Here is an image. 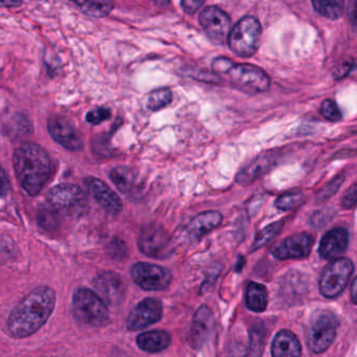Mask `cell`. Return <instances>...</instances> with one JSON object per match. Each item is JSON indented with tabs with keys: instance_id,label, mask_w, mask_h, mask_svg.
<instances>
[{
	"instance_id": "6da1fadb",
	"label": "cell",
	"mask_w": 357,
	"mask_h": 357,
	"mask_svg": "<svg viewBox=\"0 0 357 357\" xmlns=\"http://www.w3.org/2000/svg\"><path fill=\"white\" fill-rule=\"evenodd\" d=\"M55 303L53 288L41 286L31 291L10 314V334L15 338H24L38 331L51 317Z\"/></svg>"
},
{
	"instance_id": "4fadbf2b",
	"label": "cell",
	"mask_w": 357,
	"mask_h": 357,
	"mask_svg": "<svg viewBox=\"0 0 357 357\" xmlns=\"http://www.w3.org/2000/svg\"><path fill=\"white\" fill-rule=\"evenodd\" d=\"M162 317V302L158 298H145L131 310L127 319V328L130 331H139L158 323Z\"/></svg>"
},
{
	"instance_id": "44dd1931",
	"label": "cell",
	"mask_w": 357,
	"mask_h": 357,
	"mask_svg": "<svg viewBox=\"0 0 357 357\" xmlns=\"http://www.w3.org/2000/svg\"><path fill=\"white\" fill-rule=\"evenodd\" d=\"M302 353L300 342L294 332L281 330L273 338L271 354L275 357L298 356Z\"/></svg>"
},
{
	"instance_id": "d6986e66",
	"label": "cell",
	"mask_w": 357,
	"mask_h": 357,
	"mask_svg": "<svg viewBox=\"0 0 357 357\" xmlns=\"http://www.w3.org/2000/svg\"><path fill=\"white\" fill-rule=\"evenodd\" d=\"M109 176L114 185L129 197H135L141 191L139 174L129 167H116L110 172Z\"/></svg>"
},
{
	"instance_id": "cb8c5ba5",
	"label": "cell",
	"mask_w": 357,
	"mask_h": 357,
	"mask_svg": "<svg viewBox=\"0 0 357 357\" xmlns=\"http://www.w3.org/2000/svg\"><path fill=\"white\" fill-rule=\"evenodd\" d=\"M70 1L78 6L83 13L91 17H105L114 9V3L112 0H70Z\"/></svg>"
},
{
	"instance_id": "9c48e42d",
	"label": "cell",
	"mask_w": 357,
	"mask_h": 357,
	"mask_svg": "<svg viewBox=\"0 0 357 357\" xmlns=\"http://www.w3.org/2000/svg\"><path fill=\"white\" fill-rule=\"evenodd\" d=\"M130 275L137 286L148 291L165 290L172 281L169 269L151 263H135L131 268Z\"/></svg>"
},
{
	"instance_id": "ab89813d",
	"label": "cell",
	"mask_w": 357,
	"mask_h": 357,
	"mask_svg": "<svg viewBox=\"0 0 357 357\" xmlns=\"http://www.w3.org/2000/svg\"><path fill=\"white\" fill-rule=\"evenodd\" d=\"M155 3H160V5H166L169 3V0H155Z\"/></svg>"
},
{
	"instance_id": "52a82bcc",
	"label": "cell",
	"mask_w": 357,
	"mask_h": 357,
	"mask_svg": "<svg viewBox=\"0 0 357 357\" xmlns=\"http://www.w3.org/2000/svg\"><path fill=\"white\" fill-rule=\"evenodd\" d=\"M260 22L254 17H244L229 31L227 41L229 49L235 55L248 58L254 55L260 43Z\"/></svg>"
},
{
	"instance_id": "74e56055",
	"label": "cell",
	"mask_w": 357,
	"mask_h": 357,
	"mask_svg": "<svg viewBox=\"0 0 357 357\" xmlns=\"http://www.w3.org/2000/svg\"><path fill=\"white\" fill-rule=\"evenodd\" d=\"M351 296H352L353 304H356V279L353 280L351 285Z\"/></svg>"
},
{
	"instance_id": "ac0fdd59",
	"label": "cell",
	"mask_w": 357,
	"mask_h": 357,
	"mask_svg": "<svg viewBox=\"0 0 357 357\" xmlns=\"http://www.w3.org/2000/svg\"><path fill=\"white\" fill-rule=\"evenodd\" d=\"M214 328V317L208 306H202L195 313L191 328V340L194 347H200L208 340Z\"/></svg>"
},
{
	"instance_id": "3957f363",
	"label": "cell",
	"mask_w": 357,
	"mask_h": 357,
	"mask_svg": "<svg viewBox=\"0 0 357 357\" xmlns=\"http://www.w3.org/2000/svg\"><path fill=\"white\" fill-rule=\"evenodd\" d=\"M213 70L219 76L227 77L233 86L248 93H264L271 86L268 75L260 68L246 63H234L229 58H217Z\"/></svg>"
},
{
	"instance_id": "603a6c76",
	"label": "cell",
	"mask_w": 357,
	"mask_h": 357,
	"mask_svg": "<svg viewBox=\"0 0 357 357\" xmlns=\"http://www.w3.org/2000/svg\"><path fill=\"white\" fill-rule=\"evenodd\" d=\"M267 290L262 284L250 282L246 288V306L254 312H263L267 307Z\"/></svg>"
},
{
	"instance_id": "7a4b0ae2",
	"label": "cell",
	"mask_w": 357,
	"mask_h": 357,
	"mask_svg": "<svg viewBox=\"0 0 357 357\" xmlns=\"http://www.w3.org/2000/svg\"><path fill=\"white\" fill-rule=\"evenodd\" d=\"M14 168L24 191L35 196L40 193L51 177L52 160L37 144H22L14 154Z\"/></svg>"
},
{
	"instance_id": "277c9868",
	"label": "cell",
	"mask_w": 357,
	"mask_h": 357,
	"mask_svg": "<svg viewBox=\"0 0 357 357\" xmlns=\"http://www.w3.org/2000/svg\"><path fill=\"white\" fill-rule=\"evenodd\" d=\"M75 319L86 327H102L109 319V311L104 301L93 290L80 288L73 298Z\"/></svg>"
},
{
	"instance_id": "2e32d148",
	"label": "cell",
	"mask_w": 357,
	"mask_h": 357,
	"mask_svg": "<svg viewBox=\"0 0 357 357\" xmlns=\"http://www.w3.org/2000/svg\"><path fill=\"white\" fill-rule=\"evenodd\" d=\"M312 246V236L306 233L298 234L286 238L282 243L275 246L273 250V255L275 258L282 260L304 258L310 254Z\"/></svg>"
},
{
	"instance_id": "e0dca14e",
	"label": "cell",
	"mask_w": 357,
	"mask_h": 357,
	"mask_svg": "<svg viewBox=\"0 0 357 357\" xmlns=\"http://www.w3.org/2000/svg\"><path fill=\"white\" fill-rule=\"evenodd\" d=\"M348 244V229L344 227H335L321 238L319 252L326 260H334L346 252Z\"/></svg>"
},
{
	"instance_id": "e575fe53",
	"label": "cell",
	"mask_w": 357,
	"mask_h": 357,
	"mask_svg": "<svg viewBox=\"0 0 357 357\" xmlns=\"http://www.w3.org/2000/svg\"><path fill=\"white\" fill-rule=\"evenodd\" d=\"M109 250L114 258H122L126 252V246L120 240H114L109 244Z\"/></svg>"
},
{
	"instance_id": "f1b7e54d",
	"label": "cell",
	"mask_w": 357,
	"mask_h": 357,
	"mask_svg": "<svg viewBox=\"0 0 357 357\" xmlns=\"http://www.w3.org/2000/svg\"><path fill=\"white\" fill-rule=\"evenodd\" d=\"M303 195L298 192L294 193L284 194L275 200V204L277 208L281 211H290L296 206L302 199Z\"/></svg>"
},
{
	"instance_id": "d590c367",
	"label": "cell",
	"mask_w": 357,
	"mask_h": 357,
	"mask_svg": "<svg viewBox=\"0 0 357 357\" xmlns=\"http://www.w3.org/2000/svg\"><path fill=\"white\" fill-rule=\"evenodd\" d=\"M10 191V181L7 173L0 167V197L7 195Z\"/></svg>"
},
{
	"instance_id": "8992f818",
	"label": "cell",
	"mask_w": 357,
	"mask_h": 357,
	"mask_svg": "<svg viewBox=\"0 0 357 357\" xmlns=\"http://www.w3.org/2000/svg\"><path fill=\"white\" fill-rule=\"evenodd\" d=\"M338 321L333 313L328 310L315 312L307 328L306 342L311 352L319 354L327 350L336 335Z\"/></svg>"
},
{
	"instance_id": "d6a6232c",
	"label": "cell",
	"mask_w": 357,
	"mask_h": 357,
	"mask_svg": "<svg viewBox=\"0 0 357 357\" xmlns=\"http://www.w3.org/2000/svg\"><path fill=\"white\" fill-rule=\"evenodd\" d=\"M204 0H181V7L187 14H194L204 5Z\"/></svg>"
},
{
	"instance_id": "4dcf8cb0",
	"label": "cell",
	"mask_w": 357,
	"mask_h": 357,
	"mask_svg": "<svg viewBox=\"0 0 357 357\" xmlns=\"http://www.w3.org/2000/svg\"><path fill=\"white\" fill-rule=\"evenodd\" d=\"M110 110L106 108H96L86 114V121L93 125L101 124L104 121L110 118Z\"/></svg>"
},
{
	"instance_id": "7c38bea8",
	"label": "cell",
	"mask_w": 357,
	"mask_h": 357,
	"mask_svg": "<svg viewBox=\"0 0 357 357\" xmlns=\"http://www.w3.org/2000/svg\"><path fill=\"white\" fill-rule=\"evenodd\" d=\"M199 22L213 43H225L231 31V18L217 7H208L202 12Z\"/></svg>"
},
{
	"instance_id": "f546056e",
	"label": "cell",
	"mask_w": 357,
	"mask_h": 357,
	"mask_svg": "<svg viewBox=\"0 0 357 357\" xmlns=\"http://www.w3.org/2000/svg\"><path fill=\"white\" fill-rule=\"evenodd\" d=\"M321 112L324 118L327 119L328 121H331V122H340L342 118L340 108L336 105L335 102L332 101V100H326L321 104Z\"/></svg>"
},
{
	"instance_id": "9a60e30c",
	"label": "cell",
	"mask_w": 357,
	"mask_h": 357,
	"mask_svg": "<svg viewBox=\"0 0 357 357\" xmlns=\"http://www.w3.org/2000/svg\"><path fill=\"white\" fill-rule=\"evenodd\" d=\"M85 185L89 194L108 214H120L123 208L122 200L104 181L96 177H89L85 179Z\"/></svg>"
},
{
	"instance_id": "30bf717a",
	"label": "cell",
	"mask_w": 357,
	"mask_h": 357,
	"mask_svg": "<svg viewBox=\"0 0 357 357\" xmlns=\"http://www.w3.org/2000/svg\"><path fill=\"white\" fill-rule=\"evenodd\" d=\"M139 248L143 254L150 258L164 259L172 252L168 233L155 225H148L142 231L139 238Z\"/></svg>"
},
{
	"instance_id": "7402d4cb",
	"label": "cell",
	"mask_w": 357,
	"mask_h": 357,
	"mask_svg": "<svg viewBox=\"0 0 357 357\" xmlns=\"http://www.w3.org/2000/svg\"><path fill=\"white\" fill-rule=\"evenodd\" d=\"M137 344L143 351L149 353L160 352L171 344L170 334L162 330L145 332L137 337Z\"/></svg>"
},
{
	"instance_id": "5b68a950",
	"label": "cell",
	"mask_w": 357,
	"mask_h": 357,
	"mask_svg": "<svg viewBox=\"0 0 357 357\" xmlns=\"http://www.w3.org/2000/svg\"><path fill=\"white\" fill-rule=\"evenodd\" d=\"M52 208L60 215L79 218L89 210V200L82 190L72 183L56 185L47 194Z\"/></svg>"
},
{
	"instance_id": "4316f807",
	"label": "cell",
	"mask_w": 357,
	"mask_h": 357,
	"mask_svg": "<svg viewBox=\"0 0 357 357\" xmlns=\"http://www.w3.org/2000/svg\"><path fill=\"white\" fill-rule=\"evenodd\" d=\"M282 227H283V221H278V222L267 225L265 229H263L262 231L257 235L254 244H252V252L260 250L263 246L267 245L271 240L275 239V238L279 235Z\"/></svg>"
},
{
	"instance_id": "484cf974",
	"label": "cell",
	"mask_w": 357,
	"mask_h": 357,
	"mask_svg": "<svg viewBox=\"0 0 357 357\" xmlns=\"http://www.w3.org/2000/svg\"><path fill=\"white\" fill-rule=\"evenodd\" d=\"M317 13L328 20H338L344 10V0H311Z\"/></svg>"
},
{
	"instance_id": "d4e9b609",
	"label": "cell",
	"mask_w": 357,
	"mask_h": 357,
	"mask_svg": "<svg viewBox=\"0 0 357 357\" xmlns=\"http://www.w3.org/2000/svg\"><path fill=\"white\" fill-rule=\"evenodd\" d=\"M273 162L267 158H259L250 162L248 167L243 169L239 174L237 175V181L241 185H248L252 183V181L264 174Z\"/></svg>"
},
{
	"instance_id": "8d00e7d4",
	"label": "cell",
	"mask_w": 357,
	"mask_h": 357,
	"mask_svg": "<svg viewBox=\"0 0 357 357\" xmlns=\"http://www.w3.org/2000/svg\"><path fill=\"white\" fill-rule=\"evenodd\" d=\"M22 3V0H0V8H18Z\"/></svg>"
},
{
	"instance_id": "5bb4252c",
	"label": "cell",
	"mask_w": 357,
	"mask_h": 357,
	"mask_svg": "<svg viewBox=\"0 0 357 357\" xmlns=\"http://www.w3.org/2000/svg\"><path fill=\"white\" fill-rule=\"evenodd\" d=\"M93 285L108 304L120 305L124 301L126 284L118 273L104 271L96 278Z\"/></svg>"
},
{
	"instance_id": "f35d334b",
	"label": "cell",
	"mask_w": 357,
	"mask_h": 357,
	"mask_svg": "<svg viewBox=\"0 0 357 357\" xmlns=\"http://www.w3.org/2000/svg\"><path fill=\"white\" fill-rule=\"evenodd\" d=\"M244 262H245V260H244L243 257H242L241 263H240V261H238L237 268H236V271H238V273H239V271H242V268H243L244 266Z\"/></svg>"
},
{
	"instance_id": "8fae6325",
	"label": "cell",
	"mask_w": 357,
	"mask_h": 357,
	"mask_svg": "<svg viewBox=\"0 0 357 357\" xmlns=\"http://www.w3.org/2000/svg\"><path fill=\"white\" fill-rule=\"evenodd\" d=\"M50 135L58 144L70 150L79 151L83 148V139L80 131L70 119L62 116H53L47 124Z\"/></svg>"
},
{
	"instance_id": "836d02e7",
	"label": "cell",
	"mask_w": 357,
	"mask_h": 357,
	"mask_svg": "<svg viewBox=\"0 0 357 357\" xmlns=\"http://www.w3.org/2000/svg\"><path fill=\"white\" fill-rule=\"evenodd\" d=\"M342 181H344V177L340 176L336 177L334 181H332V183H330L329 185H327V188L324 190L323 193H321V199H327L328 197L333 195V194L337 191L338 188L342 185Z\"/></svg>"
},
{
	"instance_id": "ffe728a7",
	"label": "cell",
	"mask_w": 357,
	"mask_h": 357,
	"mask_svg": "<svg viewBox=\"0 0 357 357\" xmlns=\"http://www.w3.org/2000/svg\"><path fill=\"white\" fill-rule=\"evenodd\" d=\"M222 221V215L216 211H208L192 219L187 227V233L192 240H197L216 229Z\"/></svg>"
},
{
	"instance_id": "ba28073f",
	"label": "cell",
	"mask_w": 357,
	"mask_h": 357,
	"mask_svg": "<svg viewBox=\"0 0 357 357\" xmlns=\"http://www.w3.org/2000/svg\"><path fill=\"white\" fill-rule=\"evenodd\" d=\"M354 271L350 259L336 258L324 268L319 277V291L328 298H335L342 294Z\"/></svg>"
},
{
	"instance_id": "83f0119b",
	"label": "cell",
	"mask_w": 357,
	"mask_h": 357,
	"mask_svg": "<svg viewBox=\"0 0 357 357\" xmlns=\"http://www.w3.org/2000/svg\"><path fill=\"white\" fill-rule=\"evenodd\" d=\"M172 101V93L169 89H162L153 91L148 100V108L150 110H160L166 107Z\"/></svg>"
},
{
	"instance_id": "1f68e13d",
	"label": "cell",
	"mask_w": 357,
	"mask_h": 357,
	"mask_svg": "<svg viewBox=\"0 0 357 357\" xmlns=\"http://www.w3.org/2000/svg\"><path fill=\"white\" fill-rule=\"evenodd\" d=\"M342 204L344 208H354L355 204H356V185L355 183L344 193Z\"/></svg>"
}]
</instances>
